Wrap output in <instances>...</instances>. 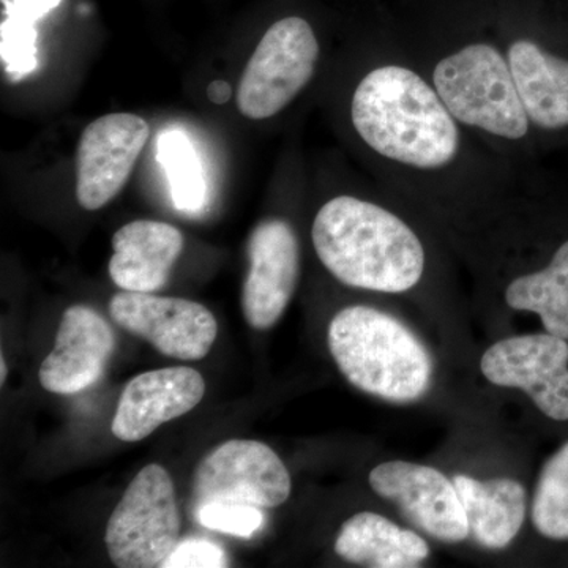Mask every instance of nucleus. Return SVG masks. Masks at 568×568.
Instances as JSON below:
<instances>
[{
    "label": "nucleus",
    "instance_id": "14",
    "mask_svg": "<svg viewBox=\"0 0 568 568\" xmlns=\"http://www.w3.org/2000/svg\"><path fill=\"white\" fill-rule=\"evenodd\" d=\"M204 394V377L189 366L141 373L123 388L112 435L125 443L145 439L160 425L190 413Z\"/></svg>",
    "mask_w": 568,
    "mask_h": 568
},
{
    "label": "nucleus",
    "instance_id": "20",
    "mask_svg": "<svg viewBox=\"0 0 568 568\" xmlns=\"http://www.w3.org/2000/svg\"><path fill=\"white\" fill-rule=\"evenodd\" d=\"M156 162L166 173L175 209L189 213L203 211L207 203L203 163L192 140L182 130H166L160 134Z\"/></svg>",
    "mask_w": 568,
    "mask_h": 568
},
{
    "label": "nucleus",
    "instance_id": "8",
    "mask_svg": "<svg viewBox=\"0 0 568 568\" xmlns=\"http://www.w3.org/2000/svg\"><path fill=\"white\" fill-rule=\"evenodd\" d=\"M291 476L278 455L257 440L233 439L211 452L194 474V508L211 503L282 506Z\"/></svg>",
    "mask_w": 568,
    "mask_h": 568
},
{
    "label": "nucleus",
    "instance_id": "22",
    "mask_svg": "<svg viewBox=\"0 0 568 568\" xmlns=\"http://www.w3.org/2000/svg\"><path fill=\"white\" fill-rule=\"evenodd\" d=\"M532 525L551 540H568V440L541 467L532 499Z\"/></svg>",
    "mask_w": 568,
    "mask_h": 568
},
{
    "label": "nucleus",
    "instance_id": "26",
    "mask_svg": "<svg viewBox=\"0 0 568 568\" xmlns=\"http://www.w3.org/2000/svg\"><path fill=\"white\" fill-rule=\"evenodd\" d=\"M0 368H2V373H0V381H2V384L6 383L7 377V365H6V358H0Z\"/></svg>",
    "mask_w": 568,
    "mask_h": 568
},
{
    "label": "nucleus",
    "instance_id": "16",
    "mask_svg": "<svg viewBox=\"0 0 568 568\" xmlns=\"http://www.w3.org/2000/svg\"><path fill=\"white\" fill-rule=\"evenodd\" d=\"M183 235L170 223L136 220L112 237L110 276L122 291L155 293L183 252Z\"/></svg>",
    "mask_w": 568,
    "mask_h": 568
},
{
    "label": "nucleus",
    "instance_id": "15",
    "mask_svg": "<svg viewBox=\"0 0 568 568\" xmlns=\"http://www.w3.org/2000/svg\"><path fill=\"white\" fill-rule=\"evenodd\" d=\"M114 346V332L95 310L70 306L59 325L54 349L40 366L41 386L58 395L85 390L102 377Z\"/></svg>",
    "mask_w": 568,
    "mask_h": 568
},
{
    "label": "nucleus",
    "instance_id": "5",
    "mask_svg": "<svg viewBox=\"0 0 568 568\" xmlns=\"http://www.w3.org/2000/svg\"><path fill=\"white\" fill-rule=\"evenodd\" d=\"M541 149L568 141V37L517 7L489 11Z\"/></svg>",
    "mask_w": 568,
    "mask_h": 568
},
{
    "label": "nucleus",
    "instance_id": "12",
    "mask_svg": "<svg viewBox=\"0 0 568 568\" xmlns=\"http://www.w3.org/2000/svg\"><path fill=\"white\" fill-rule=\"evenodd\" d=\"M248 275L242 306L246 323L267 331L278 323L297 290L301 275V242L294 224L271 216L254 227L248 239Z\"/></svg>",
    "mask_w": 568,
    "mask_h": 568
},
{
    "label": "nucleus",
    "instance_id": "21",
    "mask_svg": "<svg viewBox=\"0 0 568 568\" xmlns=\"http://www.w3.org/2000/svg\"><path fill=\"white\" fill-rule=\"evenodd\" d=\"M61 0H13L2 22V62L13 80H21L39 67L33 22L59 6Z\"/></svg>",
    "mask_w": 568,
    "mask_h": 568
},
{
    "label": "nucleus",
    "instance_id": "9",
    "mask_svg": "<svg viewBox=\"0 0 568 568\" xmlns=\"http://www.w3.org/2000/svg\"><path fill=\"white\" fill-rule=\"evenodd\" d=\"M480 369L495 386L525 392L551 420H568L567 339L548 332L500 339L481 355Z\"/></svg>",
    "mask_w": 568,
    "mask_h": 568
},
{
    "label": "nucleus",
    "instance_id": "6",
    "mask_svg": "<svg viewBox=\"0 0 568 568\" xmlns=\"http://www.w3.org/2000/svg\"><path fill=\"white\" fill-rule=\"evenodd\" d=\"M323 54L312 22L298 14L280 18L246 63L235 97L239 111L252 121L282 114L315 81Z\"/></svg>",
    "mask_w": 568,
    "mask_h": 568
},
{
    "label": "nucleus",
    "instance_id": "23",
    "mask_svg": "<svg viewBox=\"0 0 568 568\" xmlns=\"http://www.w3.org/2000/svg\"><path fill=\"white\" fill-rule=\"evenodd\" d=\"M200 525L216 532L250 538L264 526L263 508L245 504L211 503L194 508Z\"/></svg>",
    "mask_w": 568,
    "mask_h": 568
},
{
    "label": "nucleus",
    "instance_id": "3",
    "mask_svg": "<svg viewBox=\"0 0 568 568\" xmlns=\"http://www.w3.org/2000/svg\"><path fill=\"white\" fill-rule=\"evenodd\" d=\"M410 209L381 183L375 190L332 194L313 219L317 260L335 280L355 290H417L429 274V246L414 216L407 215Z\"/></svg>",
    "mask_w": 568,
    "mask_h": 568
},
{
    "label": "nucleus",
    "instance_id": "10",
    "mask_svg": "<svg viewBox=\"0 0 568 568\" xmlns=\"http://www.w3.org/2000/svg\"><path fill=\"white\" fill-rule=\"evenodd\" d=\"M110 315L130 334L181 361L204 358L219 334L211 310L185 298L122 291L111 298Z\"/></svg>",
    "mask_w": 568,
    "mask_h": 568
},
{
    "label": "nucleus",
    "instance_id": "7",
    "mask_svg": "<svg viewBox=\"0 0 568 568\" xmlns=\"http://www.w3.org/2000/svg\"><path fill=\"white\" fill-rule=\"evenodd\" d=\"M181 536L173 480L160 465L133 478L106 526L108 552L115 567L163 568Z\"/></svg>",
    "mask_w": 568,
    "mask_h": 568
},
{
    "label": "nucleus",
    "instance_id": "17",
    "mask_svg": "<svg viewBox=\"0 0 568 568\" xmlns=\"http://www.w3.org/2000/svg\"><path fill=\"white\" fill-rule=\"evenodd\" d=\"M454 484L465 507L469 536L484 548H507L525 525V487L514 478L481 481L463 474L454 477Z\"/></svg>",
    "mask_w": 568,
    "mask_h": 568
},
{
    "label": "nucleus",
    "instance_id": "19",
    "mask_svg": "<svg viewBox=\"0 0 568 568\" xmlns=\"http://www.w3.org/2000/svg\"><path fill=\"white\" fill-rule=\"evenodd\" d=\"M503 295L508 308L536 313L548 334L568 342V237L544 264L511 271Z\"/></svg>",
    "mask_w": 568,
    "mask_h": 568
},
{
    "label": "nucleus",
    "instance_id": "24",
    "mask_svg": "<svg viewBox=\"0 0 568 568\" xmlns=\"http://www.w3.org/2000/svg\"><path fill=\"white\" fill-rule=\"evenodd\" d=\"M226 552L222 547L204 538H186L179 541L163 568H222L227 567Z\"/></svg>",
    "mask_w": 568,
    "mask_h": 568
},
{
    "label": "nucleus",
    "instance_id": "11",
    "mask_svg": "<svg viewBox=\"0 0 568 568\" xmlns=\"http://www.w3.org/2000/svg\"><path fill=\"white\" fill-rule=\"evenodd\" d=\"M144 119L129 112L102 115L85 126L77 153V197L85 211L114 200L149 140Z\"/></svg>",
    "mask_w": 568,
    "mask_h": 568
},
{
    "label": "nucleus",
    "instance_id": "4",
    "mask_svg": "<svg viewBox=\"0 0 568 568\" xmlns=\"http://www.w3.org/2000/svg\"><path fill=\"white\" fill-rule=\"evenodd\" d=\"M327 342L339 372L365 394L410 403L428 392L432 355L390 313L366 305L346 306L328 325Z\"/></svg>",
    "mask_w": 568,
    "mask_h": 568
},
{
    "label": "nucleus",
    "instance_id": "25",
    "mask_svg": "<svg viewBox=\"0 0 568 568\" xmlns=\"http://www.w3.org/2000/svg\"><path fill=\"white\" fill-rule=\"evenodd\" d=\"M207 97L213 104L227 103L231 97H233V88H231L230 82L226 81H212L211 84H209Z\"/></svg>",
    "mask_w": 568,
    "mask_h": 568
},
{
    "label": "nucleus",
    "instance_id": "13",
    "mask_svg": "<svg viewBox=\"0 0 568 568\" xmlns=\"http://www.w3.org/2000/svg\"><path fill=\"white\" fill-rule=\"evenodd\" d=\"M369 487L377 496L402 508L417 528L444 544L469 537L465 507L454 480L432 466L386 462L369 473Z\"/></svg>",
    "mask_w": 568,
    "mask_h": 568
},
{
    "label": "nucleus",
    "instance_id": "1",
    "mask_svg": "<svg viewBox=\"0 0 568 568\" xmlns=\"http://www.w3.org/2000/svg\"><path fill=\"white\" fill-rule=\"evenodd\" d=\"M343 121L375 181L448 227L488 230L534 178L452 114L394 33L355 54Z\"/></svg>",
    "mask_w": 568,
    "mask_h": 568
},
{
    "label": "nucleus",
    "instance_id": "2",
    "mask_svg": "<svg viewBox=\"0 0 568 568\" xmlns=\"http://www.w3.org/2000/svg\"><path fill=\"white\" fill-rule=\"evenodd\" d=\"M452 114L526 175L541 151L489 11H446L394 33Z\"/></svg>",
    "mask_w": 568,
    "mask_h": 568
},
{
    "label": "nucleus",
    "instance_id": "18",
    "mask_svg": "<svg viewBox=\"0 0 568 568\" xmlns=\"http://www.w3.org/2000/svg\"><path fill=\"white\" fill-rule=\"evenodd\" d=\"M335 551L349 562L375 568L420 567L429 556V545L394 521L361 511L347 519L335 540Z\"/></svg>",
    "mask_w": 568,
    "mask_h": 568
}]
</instances>
